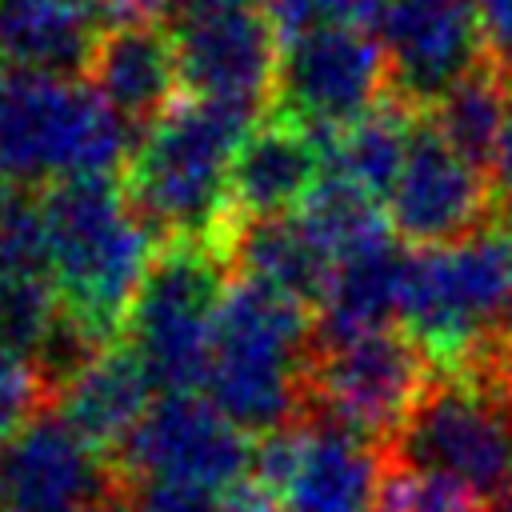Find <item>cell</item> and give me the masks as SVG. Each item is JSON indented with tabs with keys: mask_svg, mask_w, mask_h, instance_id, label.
<instances>
[{
	"mask_svg": "<svg viewBox=\"0 0 512 512\" xmlns=\"http://www.w3.org/2000/svg\"><path fill=\"white\" fill-rule=\"evenodd\" d=\"M512 316V224L500 216L468 240L408 256L400 284V332L436 372L476 368Z\"/></svg>",
	"mask_w": 512,
	"mask_h": 512,
	"instance_id": "4",
	"label": "cell"
},
{
	"mask_svg": "<svg viewBox=\"0 0 512 512\" xmlns=\"http://www.w3.org/2000/svg\"><path fill=\"white\" fill-rule=\"evenodd\" d=\"M492 184L504 200H512V96H508V112H504V128H500V148H496V168H492Z\"/></svg>",
	"mask_w": 512,
	"mask_h": 512,
	"instance_id": "30",
	"label": "cell"
},
{
	"mask_svg": "<svg viewBox=\"0 0 512 512\" xmlns=\"http://www.w3.org/2000/svg\"><path fill=\"white\" fill-rule=\"evenodd\" d=\"M128 152V124L88 80L0 68V192L112 176Z\"/></svg>",
	"mask_w": 512,
	"mask_h": 512,
	"instance_id": "5",
	"label": "cell"
},
{
	"mask_svg": "<svg viewBox=\"0 0 512 512\" xmlns=\"http://www.w3.org/2000/svg\"><path fill=\"white\" fill-rule=\"evenodd\" d=\"M88 512H140V508H132L128 496L120 492V496H112V500H104V504H96V508H88Z\"/></svg>",
	"mask_w": 512,
	"mask_h": 512,
	"instance_id": "31",
	"label": "cell"
},
{
	"mask_svg": "<svg viewBox=\"0 0 512 512\" xmlns=\"http://www.w3.org/2000/svg\"><path fill=\"white\" fill-rule=\"evenodd\" d=\"M384 460L464 484L488 512L512 500V380L488 368L436 372Z\"/></svg>",
	"mask_w": 512,
	"mask_h": 512,
	"instance_id": "6",
	"label": "cell"
},
{
	"mask_svg": "<svg viewBox=\"0 0 512 512\" xmlns=\"http://www.w3.org/2000/svg\"><path fill=\"white\" fill-rule=\"evenodd\" d=\"M256 116L184 96L144 128L124 164V196L152 236L224 240L232 224V160Z\"/></svg>",
	"mask_w": 512,
	"mask_h": 512,
	"instance_id": "2",
	"label": "cell"
},
{
	"mask_svg": "<svg viewBox=\"0 0 512 512\" xmlns=\"http://www.w3.org/2000/svg\"><path fill=\"white\" fill-rule=\"evenodd\" d=\"M40 200L64 316L88 344L104 348L124 332L156 236L112 176L68 180L44 188Z\"/></svg>",
	"mask_w": 512,
	"mask_h": 512,
	"instance_id": "1",
	"label": "cell"
},
{
	"mask_svg": "<svg viewBox=\"0 0 512 512\" xmlns=\"http://www.w3.org/2000/svg\"><path fill=\"white\" fill-rule=\"evenodd\" d=\"M112 0H0V68L88 80Z\"/></svg>",
	"mask_w": 512,
	"mask_h": 512,
	"instance_id": "16",
	"label": "cell"
},
{
	"mask_svg": "<svg viewBox=\"0 0 512 512\" xmlns=\"http://www.w3.org/2000/svg\"><path fill=\"white\" fill-rule=\"evenodd\" d=\"M152 408V376L124 340L96 348L56 392V412L108 460Z\"/></svg>",
	"mask_w": 512,
	"mask_h": 512,
	"instance_id": "19",
	"label": "cell"
},
{
	"mask_svg": "<svg viewBox=\"0 0 512 512\" xmlns=\"http://www.w3.org/2000/svg\"><path fill=\"white\" fill-rule=\"evenodd\" d=\"M48 408H56V392L40 364L0 352V448Z\"/></svg>",
	"mask_w": 512,
	"mask_h": 512,
	"instance_id": "25",
	"label": "cell"
},
{
	"mask_svg": "<svg viewBox=\"0 0 512 512\" xmlns=\"http://www.w3.org/2000/svg\"><path fill=\"white\" fill-rule=\"evenodd\" d=\"M388 100V72L368 24H328L280 40L272 116L324 144Z\"/></svg>",
	"mask_w": 512,
	"mask_h": 512,
	"instance_id": "9",
	"label": "cell"
},
{
	"mask_svg": "<svg viewBox=\"0 0 512 512\" xmlns=\"http://www.w3.org/2000/svg\"><path fill=\"white\" fill-rule=\"evenodd\" d=\"M228 256H232V268H240V276L284 292L288 300L304 304L312 316L324 304V292L332 280V256L300 220V212L264 216V220L232 216Z\"/></svg>",
	"mask_w": 512,
	"mask_h": 512,
	"instance_id": "20",
	"label": "cell"
},
{
	"mask_svg": "<svg viewBox=\"0 0 512 512\" xmlns=\"http://www.w3.org/2000/svg\"><path fill=\"white\" fill-rule=\"evenodd\" d=\"M164 28L176 44L188 96L248 116L272 104L280 32L260 0H180Z\"/></svg>",
	"mask_w": 512,
	"mask_h": 512,
	"instance_id": "10",
	"label": "cell"
},
{
	"mask_svg": "<svg viewBox=\"0 0 512 512\" xmlns=\"http://www.w3.org/2000/svg\"><path fill=\"white\" fill-rule=\"evenodd\" d=\"M432 376V360L400 328H380L348 340H312L304 412L324 416L384 448L400 432Z\"/></svg>",
	"mask_w": 512,
	"mask_h": 512,
	"instance_id": "8",
	"label": "cell"
},
{
	"mask_svg": "<svg viewBox=\"0 0 512 512\" xmlns=\"http://www.w3.org/2000/svg\"><path fill=\"white\" fill-rule=\"evenodd\" d=\"M284 36L308 32V28H328V24H372L376 0H260Z\"/></svg>",
	"mask_w": 512,
	"mask_h": 512,
	"instance_id": "26",
	"label": "cell"
},
{
	"mask_svg": "<svg viewBox=\"0 0 512 512\" xmlns=\"http://www.w3.org/2000/svg\"><path fill=\"white\" fill-rule=\"evenodd\" d=\"M120 484L116 464L56 408L0 448V512H88L120 496Z\"/></svg>",
	"mask_w": 512,
	"mask_h": 512,
	"instance_id": "15",
	"label": "cell"
},
{
	"mask_svg": "<svg viewBox=\"0 0 512 512\" xmlns=\"http://www.w3.org/2000/svg\"><path fill=\"white\" fill-rule=\"evenodd\" d=\"M228 272V236L164 240V248L152 256L120 340L164 392H196L204 384Z\"/></svg>",
	"mask_w": 512,
	"mask_h": 512,
	"instance_id": "7",
	"label": "cell"
},
{
	"mask_svg": "<svg viewBox=\"0 0 512 512\" xmlns=\"http://www.w3.org/2000/svg\"><path fill=\"white\" fill-rule=\"evenodd\" d=\"M308 360L312 312L240 276L220 300L200 392L244 432L268 436L304 412Z\"/></svg>",
	"mask_w": 512,
	"mask_h": 512,
	"instance_id": "3",
	"label": "cell"
},
{
	"mask_svg": "<svg viewBox=\"0 0 512 512\" xmlns=\"http://www.w3.org/2000/svg\"><path fill=\"white\" fill-rule=\"evenodd\" d=\"M384 204L396 236L424 248L468 240L504 216L488 172L460 156L424 112L412 116L408 148Z\"/></svg>",
	"mask_w": 512,
	"mask_h": 512,
	"instance_id": "14",
	"label": "cell"
},
{
	"mask_svg": "<svg viewBox=\"0 0 512 512\" xmlns=\"http://www.w3.org/2000/svg\"><path fill=\"white\" fill-rule=\"evenodd\" d=\"M112 464L128 488L188 484L224 492L256 468V444L212 400L196 392H164L152 400Z\"/></svg>",
	"mask_w": 512,
	"mask_h": 512,
	"instance_id": "11",
	"label": "cell"
},
{
	"mask_svg": "<svg viewBox=\"0 0 512 512\" xmlns=\"http://www.w3.org/2000/svg\"><path fill=\"white\" fill-rule=\"evenodd\" d=\"M504 220H508V224H512V204H508V208H504Z\"/></svg>",
	"mask_w": 512,
	"mask_h": 512,
	"instance_id": "33",
	"label": "cell"
},
{
	"mask_svg": "<svg viewBox=\"0 0 512 512\" xmlns=\"http://www.w3.org/2000/svg\"><path fill=\"white\" fill-rule=\"evenodd\" d=\"M368 28L384 56L388 96L408 112H432L484 68L476 0H376Z\"/></svg>",
	"mask_w": 512,
	"mask_h": 512,
	"instance_id": "13",
	"label": "cell"
},
{
	"mask_svg": "<svg viewBox=\"0 0 512 512\" xmlns=\"http://www.w3.org/2000/svg\"><path fill=\"white\" fill-rule=\"evenodd\" d=\"M476 8L484 36V64L504 88H512V0H476Z\"/></svg>",
	"mask_w": 512,
	"mask_h": 512,
	"instance_id": "27",
	"label": "cell"
},
{
	"mask_svg": "<svg viewBox=\"0 0 512 512\" xmlns=\"http://www.w3.org/2000/svg\"><path fill=\"white\" fill-rule=\"evenodd\" d=\"M328 168V144L280 116L248 128L236 148L228 200L236 220L288 216L308 200Z\"/></svg>",
	"mask_w": 512,
	"mask_h": 512,
	"instance_id": "18",
	"label": "cell"
},
{
	"mask_svg": "<svg viewBox=\"0 0 512 512\" xmlns=\"http://www.w3.org/2000/svg\"><path fill=\"white\" fill-rule=\"evenodd\" d=\"M224 508L228 512H284L280 500L272 496V488L256 472H248L244 480H236L232 488H224Z\"/></svg>",
	"mask_w": 512,
	"mask_h": 512,
	"instance_id": "29",
	"label": "cell"
},
{
	"mask_svg": "<svg viewBox=\"0 0 512 512\" xmlns=\"http://www.w3.org/2000/svg\"><path fill=\"white\" fill-rule=\"evenodd\" d=\"M508 96L512 88H504L492 68L484 64L476 76H468L460 88H452L432 112H424L440 136L468 156L476 168H484L492 176L496 168V148H500V128H504V112H508Z\"/></svg>",
	"mask_w": 512,
	"mask_h": 512,
	"instance_id": "23",
	"label": "cell"
},
{
	"mask_svg": "<svg viewBox=\"0 0 512 512\" xmlns=\"http://www.w3.org/2000/svg\"><path fill=\"white\" fill-rule=\"evenodd\" d=\"M404 264L408 252L400 248L396 232L340 256L332 264L324 304L316 308L312 340H348L388 328V320L400 312Z\"/></svg>",
	"mask_w": 512,
	"mask_h": 512,
	"instance_id": "21",
	"label": "cell"
},
{
	"mask_svg": "<svg viewBox=\"0 0 512 512\" xmlns=\"http://www.w3.org/2000/svg\"><path fill=\"white\" fill-rule=\"evenodd\" d=\"M492 512H512V500H508V504H500V508H492Z\"/></svg>",
	"mask_w": 512,
	"mask_h": 512,
	"instance_id": "32",
	"label": "cell"
},
{
	"mask_svg": "<svg viewBox=\"0 0 512 512\" xmlns=\"http://www.w3.org/2000/svg\"><path fill=\"white\" fill-rule=\"evenodd\" d=\"M412 116L416 112H408L404 104H396L388 96L372 116H364L360 124H352L348 132L328 140V168L324 172L364 188L376 200H388L396 172H400V160H404V148H408Z\"/></svg>",
	"mask_w": 512,
	"mask_h": 512,
	"instance_id": "22",
	"label": "cell"
},
{
	"mask_svg": "<svg viewBox=\"0 0 512 512\" xmlns=\"http://www.w3.org/2000/svg\"><path fill=\"white\" fill-rule=\"evenodd\" d=\"M88 84L128 124V132L140 136L152 128L184 88L168 28L156 20H116L92 56Z\"/></svg>",
	"mask_w": 512,
	"mask_h": 512,
	"instance_id": "17",
	"label": "cell"
},
{
	"mask_svg": "<svg viewBox=\"0 0 512 512\" xmlns=\"http://www.w3.org/2000/svg\"><path fill=\"white\" fill-rule=\"evenodd\" d=\"M252 472L284 512H376L384 448L304 412L256 444Z\"/></svg>",
	"mask_w": 512,
	"mask_h": 512,
	"instance_id": "12",
	"label": "cell"
},
{
	"mask_svg": "<svg viewBox=\"0 0 512 512\" xmlns=\"http://www.w3.org/2000/svg\"><path fill=\"white\" fill-rule=\"evenodd\" d=\"M140 512H228L224 492L188 488V484H132Z\"/></svg>",
	"mask_w": 512,
	"mask_h": 512,
	"instance_id": "28",
	"label": "cell"
},
{
	"mask_svg": "<svg viewBox=\"0 0 512 512\" xmlns=\"http://www.w3.org/2000/svg\"><path fill=\"white\" fill-rule=\"evenodd\" d=\"M376 512H484V504L444 472L384 460Z\"/></svg>",
	"mask_w": 512,
	"mask_h": 512,
	"instance_id": "24",
	"label": "cell"
}]
</instances>
